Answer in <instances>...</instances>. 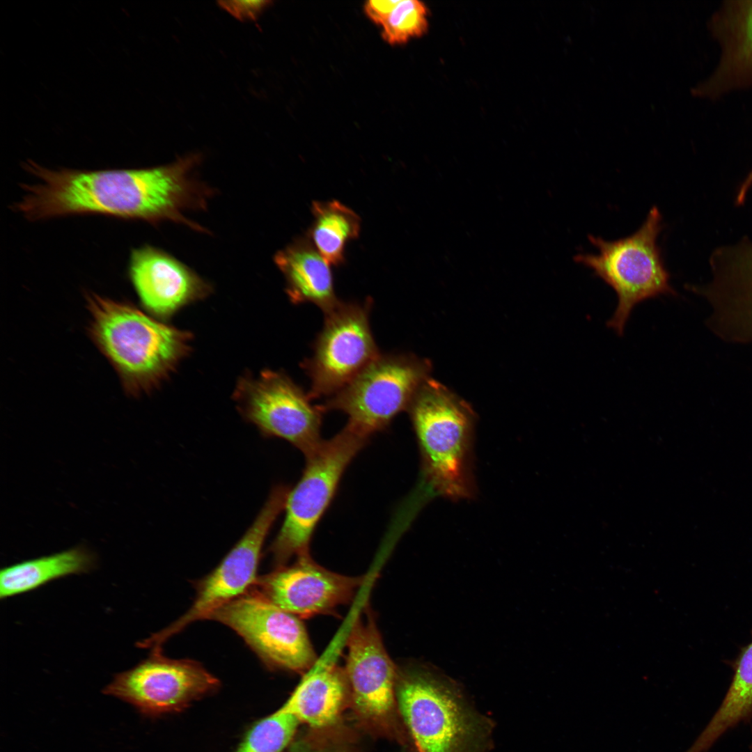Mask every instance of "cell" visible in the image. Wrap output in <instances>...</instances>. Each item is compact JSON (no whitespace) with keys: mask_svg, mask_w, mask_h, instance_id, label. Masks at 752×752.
<instances>
[{"mask_svg":"<svg viewBox=\"0 0 752 752\" xmlns=\"http://www.w3.org/2000/svg\"><path fill=\"white\" fill-rule=\"evenodd\" d=\"M95 563L91 551L77 547L4 567L0 572V598L31 591L61 577L88 572Z\"/></svg>","mask_w":752,"mask_h":752,"instance_id":"obj_20","label":"cell"},{"mask_svg":"<svg viewBox=\"0 0 752 752\" xmlns=\"http://www.w3.org/2000/svg\"><path fill=\"white\" fill-rule=\"evenodd\" d=\"M709 28L719 45L720 56L696 94L714 99L752 87V0L723 1L711 17Z\"/></svg>","mask_w":752,"mask_h":752,"instance_id":"obj_17","label":"cell"},{"mask_svg":"<svg viewBox=\"0 0 752 752\" xmlns=\"http://www.w3.org/2000/svg\"><path fill=\"white\" fill-rule=\"evenodd\" d=\"M369 437L345 425L338 434L305 456L303 474L290 489L285 504V519L270 546L279 567L292 557L308 555L315 528L331 503L340 478Z\"/></svg>","mask_w":752,"mask_h":752,"instance_id":"obj_6","label":"cell"},{"mask_svg":"<svg viewBox=\"0 0 752 752\" xmlns=\"http://www.w3.org/2000/svg\"><path fill=\"white\" fill-rule=\"evenodd\" d=\"M207 619L234 630L269 668L306 673L317 664L299 618L252 590L220 606Z\"/></svg>","mask_w":752,"mask_h":752,"instance_id":"obj_10","label":"cell"},{"mask_svg":"<svg viewBox=\"0 0 752 752\" xmlns=\"http://www.w3.org/2000/svg\"><path fill=\"white\" fill-rule=\"evenodd\" d=\"M244 416L265 434L282 438L306 456L322 441L323 411L283 373L267 370L238 389Z\"/></svg>","mask_w":752,"mask_h":752,"instance_id":"obj_12","label":"cell"},{"mask_svg":"<svg viewBox=\"0 0 752 752\" xmlns=\"http://www.w3.org/2000/svg\"><path fill=\"white\" fill-rule=\"evenodd\" d=\"M274 260L284 276L287 294L294 304L313 303L325 313L339 303L330 265L307 235L295 239L279 251Z\"/></svg>","mask_w":752,"mask_h":752,"instance_id":"obj_19","label":"cell"},{"mask_svg":"<svg viewBox=\"0 0 752 752\" xmlns=\"http://www.w3.org/2000/svg\"><path fill=\"white\" fill-rule=\"evenodd\" d=\"M289 489L277 486L251 526L218 566L196 583L195 600L182 616L142 641L144 648H162L171 637L189 625L203 619L220 606L247 592L256 579V572L265 538L284 510Z\"/></svg>","mask_w":752,"mask_h":752,"instance_id":"obj_8","label":"cell"},{"mask_svg":"<svg viewBox=\"0 0 752 752\" xmlns=\"http://www.w3.org/2000/svg\"><path fill=\"white\" fill-rule=\"evenodd\" d=\"M344 671L357 714L368 724L388 728L396 705L398 667L389 655L373 613L364 607L347 639Z\"/></svg>","mask_w":752,"mask_h":752,"instance_id":"obj_13","label":"cell"},{"mask_svg":"<svg viewBox=\"0 0 752 752\" xmlns=\"http://www.w3.org/2000/svg\"><path fill=\"white\" fill-rule=\"evenodd\" d=\"M289 752H347V751L334 742L308 737L297 741L292 746Z\"/></svg>","mask_w":752,"mask_h":752,"instance_id":"obj_27","label":"cell"},{"mask_svg":"<svg viewBox=\"0 0 752 752\" xmlns=\"http://www.w3.org/2000/svg\"><path fill=\"white\" fill-rule=\"evenodd\" d=\"M750 748H751V751H752V743H751V746H750Z\"/></svg>","mask_w":752,"mask_h":752,"instance_id":"obj_29","label":"cell"},{"mask_svg":"<svg viewBox=\"0 0 752 752\" xmlns=\"http://www.w3.org/2000/svg\"><path fill=\"white\" fill-rule=\"evenodd\" d=\"M201 157L194 153L164 166L95 171L54 170L28 160L23 167L37 181L22 185L24 195L13 208L30 221L94 214L152 224L169 220L206 232L183 214L205 210L212 194L194 177Z\"/></svg>","mask_w":752,"mask_h":752,"instance_id":"obj_1","label":"cell"},{"mask_svg":"<svg viewBox=\"0 0 752 752\" xmlns=\"http://www.w3.org/2000/svg\"><path fill=\"white\" fill-rule=\"evenodd\" d=\"M663 228L661 214L652 207L641 226L632 235L613 241L588 235L598 253H579L576 263L590 269L616 293L618 304L608 327L622 335L631 312L638 304L659 295H675L670 283L657 237Z\"/></svg>","mask_w":752,"mask_h":752,"instance_id":"obj_5","label":"cell"},{"mask_svg":"<svg viewBox=\"0 0 752 752\" xmlns=\"http://www.w3.org/2000/svg\"><path fill=\"white\" fill-rule=\"evenodd\" d=\"M373 301H342L324 313L313 354L302 363L311 399L331 396L379 354L369 322Z\"/></svg>","mask_w":752,"mask_h":752,"instance_id":"obj_9","label":"cell"},{"mask_svg":"<svg viewBox=\"0 0 752 752\" xmlns=\"http://www.w3.org/2000/svg\"><path fill=\"white\" fill-rule=\"evenodd\" d=\"M416 436L424 481L452 500L471 498L474 413L467 402L428 378L407 409Z\"/></svg>","mask_w":752,"mask_h":752,"instance_id":"obj_4","label":"cell"},{"mask_svg":"<svg viewBox=\"0 0 752 752\" xmlns=\"http://www.w3.org/2000/svg\"><path fill=\"white\" fill-rule=\"evenodd\" d=\"M128 273L141 304L157 317L169 316L210 290L185 265L150 245L132 251Z\"/></svg>","mask_w":752,"mask_h":752,"instance_id":"obj_16","label":"cell"},{"mask_svg":"<svg viewBox=\"0 0 752 752\" xmlns=\"http://www.w3.org/2000/svg\"><path fill=\"white\" fill-rule=\"evenodd\" d=\"M362 577L331 572L310 555L297 558L289 566L256 578L252 591L299 618L333 611L354 598Z\"/></svg>","mask_w":752,"mask_h":752,"instance_id":"obj_15","label":"cell"},{"mask_svg":"<svg viewBox=\"0 0 752 752\" xmlns=\"http://www.w3.org/2000/svg\"><path fill=\"white\" fill-rule=\"evenodd\" d=\"M161 651L152 650L147 659L116 674L104 693L144 714H159L182 709L219 687V680L199 662L169 659Z\"/></svg>","mask_w":752,"mask_h":752,"instance_id":"obj_11","label":"cell"},{"mask_svg":"<svg viewBox=\"0 0 752 752\" xmlns=\"http://www.w3.org/2000/svg\"><path fill=\"white\" fill-rule=\"evenodd\" d=\"M752 185V170L750 171L746 179L742 182L741 187L737 194L736 203L737 205H741L745 200L746 194Z\"/></svg>","mask_w":752,"mask_h":752,"instance_id":"obj_28","label":"cell"},{"mask_svg":"<svg viewBox=\"0 0 752 752\" xmlns=\"http://www.w3.org/2000/svg\"><path fill=\"white\" fill-rule=\"evenodd\" d=\"M218 4L240 21L256 20L271 1L234 0L219 1Z\"/></svg>","mask_w":752,"mask_h":752,"instance_id":"obj_25","label":"cell"},{"mask_svg":"<svg viewBox=\"0 0 752 752\" xmlns=\"http://www.w3.org/2000/svg\"><path fill=\"white\" fill-rule=\"evenodd\" d=\"M709 264V281L689 287L711 306L707 327L724 341L752 343V240L718 247Z\"/></svg>","mask_w":752,"mask_h":752,"instance_id":"obj_14","label":"cell"},{"mask_svg":"<svg viewBox=\"0 0 752 752\" xmlns=\"http://www.w3.org/2000/svg\"><path fill=\"white\" fill-rule=\"evenodd\" d=\"M350 697L344 669L336 663L317 664L280 707L313 728L333 726Z\"/></svg>","mask_w":752,"mask_h":752,"instance_id":"obj_18","label":"cell"},{"mask_svg":"<svg viewBox=\"0 0 752 752\" xmlns=\"http://www.w3.org/2000/svg\"><path fill=\"white\" fill-rule=\"evenodd\" d=\"M398 2L399 0L368 1L364 5V11L372 22L382 26Z\"/></svg>","mask_w":752,"mask_h":752,"instance_id":"obj_26","label":"cell"},{"mask_svg":"<svg viewBox=\"0 0 752 752\" xmlns=\"http://www.w3.org/2000/svg\"><path fill=\"white\" fill-rule=\"evenodd\" d=\"M398 710L416 752H487L494 723L452 680L432 669L398 668Z\"/></svg>","mask_w":752,"mask_h":752,"instance_id":"obj_3","label":"cell"},{"mask_svg":"<svg viewBox=\"0 0 752 752\" xmlns=\"http://www.w3.org/2000/svg\"><path fill=\"white\" fill-rule=\"evenodd\" d=\"M382 27V36L386 42L393 45L404 44L426 33L428 8L420 1H399Z\"/></svg>","mask_w":752,"mask_h":752,"instance_id":"obj_24","label":"cell"},{"mask_svg":"<svg viewBox=\"0 0 752 752\" xmlns=\"http://www.w3.org/2000/svg\"><path fill=\"white\" fill-rule=\"evenodd\" d=\"M86 301L89 336L131 395L155 387L189 350L188 334L127 302L95 293H88Z\"/></svg>","mask_w":752,"mask_h":752,"instance_id":"obj_2","label":"cell"},{"mask_svg":"<svg viewBox=\"0 0 752 752\" xmlns=\"http://www.w3.org/2000/svg\"><path fill=\"white\" fill-rule=\"evenodd\" d=\"M734 675L717 711L685 752H706L728 730L752 717V641L733 663Z\"/></svg>","mask_w":752,"mask_h":752,"instance_id":"obj_21","label":"cell"},{"mask_svg":"<svg viewBox=\"0 0 752 752\" xmlns=\"http://www.w3.org/2000/svg\"><path fill=\"white\" fill-rule=\"evenodd\" d=\"M299 722L281 708L257 721L235 752H282L290 743Z\"/></svg>","mask_w":752,"mask_h":752,"instance_id":"obj_23","label":"cell"},{"mask_svg":"<svg viewBox=\"0 0 752 752\" xmlns=\"http://www.w3.org/2000/svg\"><path fill=\"white\" fill-rule=\"evenodd\" d=\"M313 221L307 236L330 265L345 261V246L359 235L361 218L340 202L313 201Z\"/></svg>","mask_w":752,"mask_h":752,"instance_id":"obj_22","label":"cell"},{"mask_svg":"<svg viewBox=\"0 0 752 752\" xmlns=\"http://www.w3.org/2000/svg\"><path fill=\"white\" fill-rule=\"evenodd\" d=\"M430 370L428 360L412 354H380L320 407L343 412L346 425L370 437L408 409Z\"/></svg>","mask_w":752,"mask_h":752,"instance_id":"obj_7","label":"cell"}]
</instances>
